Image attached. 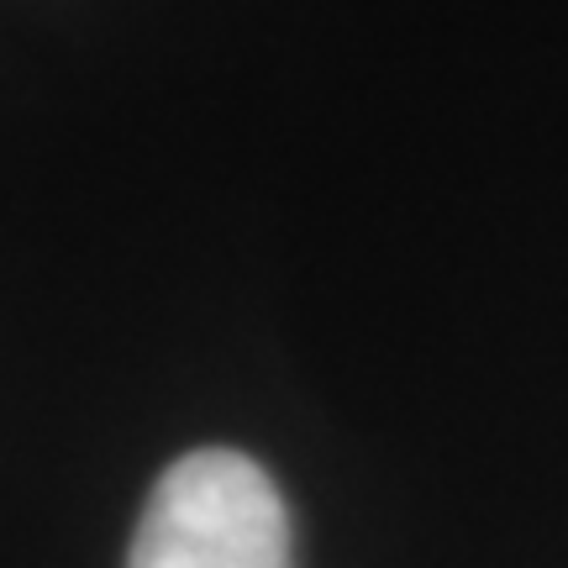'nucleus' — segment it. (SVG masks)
I'll list each match as a JSON object with an SVG mask.
<instances>
[{"mask_svg":"<svg viewBox=\"0 0 568 568\" xmlns=\"http://www.w3.org/2000/svg\"><path fill=\"white\" fill-rule=\"evenodd\" d=\"M126 568H295L290 510L243 453H184L148 495Z\"/></svg>","mask_w":568,"mask_h":568,"instance_id":"nucleus-1","label":"nucleus"}]
</instances>
